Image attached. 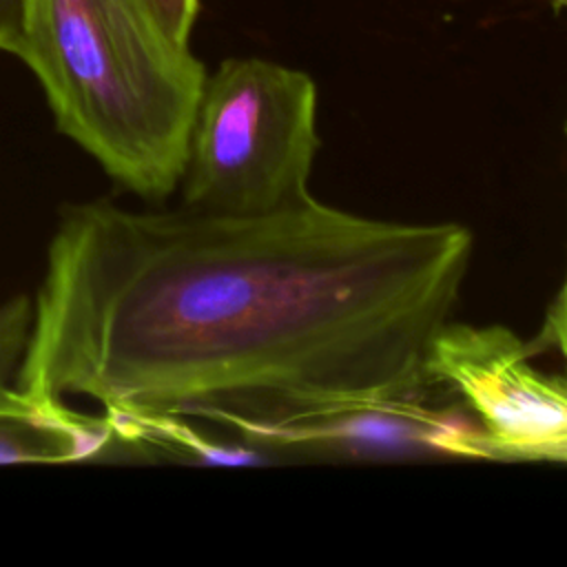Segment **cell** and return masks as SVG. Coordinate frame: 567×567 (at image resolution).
<instances>
[{
  "mask_svg": "<svg viewBox=\"0 0 567 567\" xmlns=\"http://www.w3.org/2000/svg\"><path fill=\"white\" fill-rule=\"evenodd\" d=\"M472 252L463 224L374 219L315 197L259 215L64 204L13 385L241 436L423 396Z\"/></svg>",
  "mask_w": 567,
  "mask_h": 567,
  "instance_id": "cell-1",
  "label": "cell"
},
{
  "mask_svg": "<svg viewBox=\"0 0 567 567\" xmlns=\"http://www.w3.org/2000/svg\"><path fill=\"white\" fill-rule=\"evenodd\" d=\"M11 55L113 184L148 204L177 190L208 73L148 0H24Z\"/></svg>",
  "mask_w": 567,
  "mask_h": 567,
  "instance_id": "cell-2",
  "label": "cell"
},
{
  "mask_svg": "<svg viewBox=\"0 0 567 567\" xmlns=\"http://www.w3.org/2000/svg\"><path fill=\"white\" fill-rule=\"evenodd\" d=\"M317 86L292 66L228 58L206 75L179 179L182 206L259 215L310 199Z\"/></svg>",
  "mask_w": 567,
  "mask_h": 567,
  "instance_id": "cell-3",
  "label": "cell"
},
{
  "mask_svg": "<svg viewBox=\"0 0 567 567\" xmlns=\"http://www.w3.org/2000/svg\"><path fill=\"white\" fill-rule=\"evenodd\" d=\"M505 326L447 321L427 352L432 385L463 399L494 461H534L567 441V377L547 374Z\"/></svg>",
  "mask_w": 567,
  "mask_h": 567,
  "instance_id": "cell-4",
  "label": "cell"
},
{
  "mask_svg": "<svg viewBox=\"0 0 567 567\" xmlns=\"http://www.w3.org/2000/svg\"><path fill=\"white\" fill-rule=\"evenodd\" d=\"M246 441L275 447L328 452H439L465 458H492L483 427L441 414L421 396L357 403L303 414L250 430Z\"/></svg>",
  "mask_w": 567,
  "mask_h": 567,
  "instance_id": "cell-5",
  "label": "cell"
},
{
  "mask_svg": "<svg viewBox=\"0 0 567 567\" xmlns=\"http://www.w3.org/2000/svg\"><path fill=\"white\" fill-rule=\"evenodd\" d=\"M117 447L131 450L109 414H82L16 385L0 390V465L93 463Z\"/></svg>",
  "mask_w": 567,
  "mask_h": 567,
  "instance_id": "cell-6",
  "label": "cell"
},
{
  "mask_svg": "<svg viewBox=\"0 0 567 567\" xmlns=\"http://www.w3.org/2000/svg\"><path fill=\"white\" fill-rule=\"evenodd\" d=\"M33 323V299L13 295L0 303V390L16 383Z\"/></svg>",
  "mask_w": 567,
  "mask_h": 567,
  "instance_id": "cell-7",
  "label": "cell"
},
{
  "mask_svg": "<svg viewBox=\"0 0 567 567\" xmlns=\"http://www.w3.org/2000/svg\"><path fill=\"white\" fill-rule=\"evenodd\" d=\"M153 11L157 13L159 22L166 27V31L188 44L190 33L199 13V0H148Z\"/></svg>",
  "mask_w": 567,
  "mask_h": 567,
  "instance_id": "cell-8",
  "label": "cell"
},
{
  "mask_svg": "<svg viewBox=\"0 0 567 567\" xmlns=\"http://www.w3.org/2000/svg\"><path fill=\"white\" fill-rule=\"evenodd\" d=\"M543 339L549 346L558 348L560 354L567 359V277H565V284H563L554 306L549 308L545 330H543Z\"/></svg>",
  "mask_w": 567,
  "mask_h": 567,
  "instance_id": "cell-9",
  "label": "cell"
},
{
  "mask_svg": "<svg viewBox=\"0 0 567 567\" xmlns=\"http://www.w3.org/2000/svg\"><path fill=\"white\" fill-rule=\"evenodd\" d=\"M24 0H0V51L13 53L22 29Z\"/></svg>",
  "mask_w": 567,
  "mask_h": 567,
  "instance_id": "cell-10",
  "label": "cell"
},
{
  "mask_svg": "<svg viewBox=\"0 0 567 567\" xmlns=\"http://www.w3.org/2000/svg\"><path fill=\"white\" fill-rule=\"evenodd\" d=\"M534 461H560V463H567V441H560L551 447H545L543 452H538L534 456Z\"/></svg>",
  "mask_w": 567,
  "mask_h": 567,
  "instance_id": "cell-11",
  "label": "cell"
},
{
  "mask_svg": "<svg viewBox=\"0 0 567 567\" xmlns=\"http://www.w3.org/2000/svg\"><path fill=\"white\" fill-rule=\"evenodd\" d=\"M556 7H565L567 9V0H551Z\"/></svg>",
  "mask_w": 567,
  "mask_h": 567,
  "instance_id": "cell-12",
  "label": "cell"
}]
</instances>
